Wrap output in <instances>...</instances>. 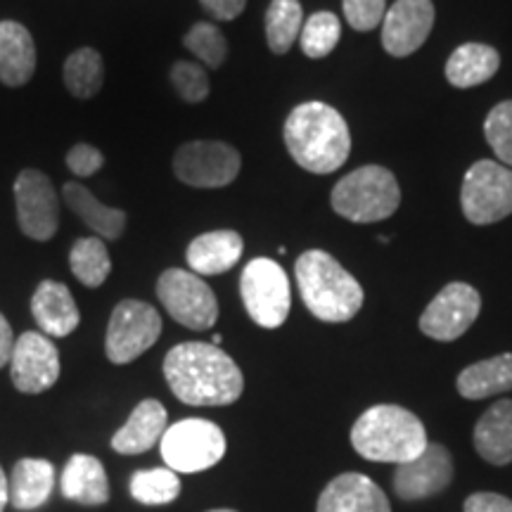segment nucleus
Masks as SVG:
<instances>
[{
  "instance_id": "f257e3e1",
  "label": "nucleus",
  "mask_w": 512,
  "mask_h": 512,
  "mask_svg": "<svg viewBox=\"0 0 512 512\" xmlns=\"http://www.w3.org/2000/svg\"><path fill=\"white\" fill-rule=\"evenodd\" d=\"M164 377L188 406H230L242 396L245 377L238 363L214 344L185 342L164 358Z\"/></svg>"
},
{
  "instance_id": "f03ea898",
  "label": "nucleus",
  "mask_w": 512,
  "mask_h": 512,
  "mask_svg": "<svg viewBox=\"0 0 512 512\" xmlns=\"http://www.w3.org/2000/svg\"><path fill=\"white\" fill-rule=\"evenodd\" d=\"M283 133L294 162L311 174H332L349 159L347 121L325 102H304L294 107Z\"/></svg>"
},
{
  "instance_id": "7ed1b4c3",
  "label": "nucleus",
  "mask_w": 512,
  "mask_h": 512,
  "mask_svg": "<svg viewBox=\"0 0 512 512\" xmlns=\"http://www.w3.org/2000/svg\"><path fill=\"white\" fill-rule=\"evenodd\" d=\"M294 275L306 309L323 323H347L361 311V283L323 249H309L299 256Z\"/></svg>"
},
{
  "instance_id": "20e7f679",
  "label": "nucleus",
  "mask_w": 512,
  "mask_h": 512,
  "mask_svg": "<svg viewBox=\"0 0 512 512\" xmlns=\"http://www.w3.org/2000/svg\"><path fill=\"white\" fill-rule=\"evenodd\" d=\"M427 432L418 415L392 403L368 408L351 430V446L373 463L403 465L425 451Z\"/></svg>"
},
{
  "instance_id": "39448f33",
  "label": "nucleus",
  "mask_w": 512,
  "mask_h": 512,
  "mask_svg": "<svg viewBox=\"0 0 512 512\" xmlns=\"http://www.w3.org/2000/svg\"><path fill=\"white\" fill-rule=\"evenodd\" d=\"M332 209L351 223L384 221L399 209L401 188L384 166H361L351 171L332 190Z\"/></svg>"
},
{
  "instance_id": "423d86ee",
  "label": "nucleus",
  "mask_w": 512,
  "mask_h": 512,
  "mask_svg": "<svg viewBox=\"0 0 512 512\" xmlns=\"http://www.w3.org/2000/svg\"><path fill=\"white\" fill-rule=\"evenodd\" d=\"M159 448L169 470L176 475H195L214 467L226 456V434L211 420L188 418L166 427Z\"/></svg>"
},
{
  "instance_id": "0eeeda50",
  "label": "nucleus",
  "mask_w": 512,
  "mask_h": 512,
  "mask_svg": "<svg viewBox=\"0 0 512 512\" xmlns=\"http://www.w3.org/2000/svg\"><path fill=\"white\" fill-rule=\"evenodd\" d=\"M240 292L245 309L256 325L275 330L290 316V280L278 261L252 259L240 278Z\"/></svg>"
},
{
  "instance_id": "6e6552de",
  "label": "nucleus",
  "mask_w": 512,
  "mask_h": 512,
  "mask_svg": "<svg viewBox=\"0 0 512 512\" xmlns=\"http://www.w3.org/2000/svg\"><path fill=\"white\" fill-rule=\"evenodd\" d=\"M460 204L465 219L475 226L503 221L512 214V169L494 159L472 164L463 178Z\"/></svg>"
},
{
  "instance_id": "1a4fd4ad",
  "label": "nucleus",
  "mask_w": 512,
  "mask_h": 512,
  "mask_svg": "<svg viewBox=\"0 0 512 512\" xmlns=\"http://www.w3.org/2000/svg\"><path fill=\"white\" fill-rule=\"evenodd\" d=\"M157 297L169 316L188 330H209L219 318L214 290L197 273L169 268L159 275Z\"/></svg>"
},
{
  "instance_id": "9d476101",
  "label": "nucleus",
  "mask_w": 512,
  "mask_h": 512,
  "mask_svg": "<svg viewBox=\"0 0 512 512\" xmlns=\"http://www.w3.org/2000/svg\"><path fill=\"white\" fill-rule=\"evenodd\" d=\"M159 335H162V316L155 306L140 299H124L112 311L107 325L105 354L117 366H126L155 347Z\"/></svg>"
},
{
  "instance_id": "9b49d317",
  "label": "nucleus",
  "mask_w": 512,
  "mask_h": 512,
  "mask_svg": "<svg viewBox=\"0 0 512 512\" xmlns=\"http://www.w3.org/2000/svg\"><path fill=\"white\" fill-rule=\"evenodd\" d=\"M240 166V152L219 140H192L174 155V174L190 188H226L238 178Z\"/></svg>"
},
{
  "instance_id": "f8f14e48",
  "label": "nucleus",
  "mask_w": 512,
  "mask_h": 512,
  "mask_svg": "<svg viewBox=\"0 0 512 512\" xmlns=\"http://www.w3.org/2000/svg\"><path fill=\"white\" fill-rule=\"evenodd\" d=\"M19 228L27 238L48 242L60 228V202L50 178L38 169H24L15 181Z\"/></svg>"
},
{
  "instance_id": "ddd939ff",
  "label": "nucleus",
  "mask_w": 512,
  "mask_h": 512,
  "mask_svg": "<svg viewBox=\"0 0 512 512\" xmlns=\"http://www.w3.org/2000/svg\"><path fill=\"white\" fill-rule=\"evenodd\" d=\"M482 297L472 285L451 283L432 299L420 316V330L437 342H453L475 325Z\"/></svg>"
},
{
  "instance_id": "4468645a",
  "label": "nucleus",
  "mask_w": 512,
  "mask_h": 512,
  "mask_svg": "<svg viewBox=\"0 0 512 512\" xmlns=\"http://www.w3.org/2000/svg\"><path fill=\"white\" fill-rule=\"evenodd\" d=\"M10 377L17 392L43 394L60 380V351L41 332H24L15 339L10 356Z\"/></svg>"
},
{
  "instance_id": "2eb2a0df",
  "label": "nucleus",
  "mask_w": 512,
  "mask_h": 512,
  "mask_svg": "<svg viewBox=\"0 0 512 512\" xmlns=\"http://www.w3.org/2000/svg\"><path fill=\"white\" fill-rule=\"evenodd\" d=\"M453 479V460L446 446L427 444L418 458L396 465L394 491L403 501H425L448 489Z\"/></svg>"
},
{
  "instance_id": "dca6fc26",
  "label": "nucleus",
  "mask_w": 512,
  "mask_h": 512,
  "mask_svg": "<svg viewBox=\"0 0 512 512\" xmlns=\"http://www.w3.org/2000/svg\"><path fill=\"white\" fill-rule=\"evenodd\" d=\"M432 27V0H396L382 19V46L392 57H408L422 48Z\"/></svg>"
},
{
  "instance_id": "f3484780",
  "label": "nucleus",
  "mask_w": 512,
  "mask_h": 512,
  "mask_svg": "<svg viewBox=\"0 0 512 512\" xmlns=\"http://www.w3.org/2000/svg\"><path fill=\"white\" fill-rule=\"evenodd\" d=\"M316 512H392L389 498L361 472H344L325 486Z\"/></svg>"
},
{
  "instance_id": "a211bd4d",
  "label": "nucleus",
  "mask_w": 512,
  "mask_h": 512,
  "mask_svg": "<svg viewBox=\"0 0 512 512\" xmlns=\"http://www.w3.org/2000/svg\"><path fill=\"white\" fill-rule=\"evenodd\" d=\"M31 313H34L38 328L48 337H67L79 328L81 316L72 292L67 285L55 280H43L36 287L31 299Z\"/></svg>"
},
{
  "instance_id": "6ab92c4d",
  "label": "nucleus",
  "mask_w": 512,
  "mask_h": 512,
  "mask_svg": "<svg viewBox=\"0 0 512 512\" xmlns=\"http://www.w3.org/2000/svg\"><path fill=\"white\" fill-rule=\"evenodd\" d=\"M166 432V408L157 399H145L133 408L126 425L112 437V448L121 456H140L150 451Z\"/></svg>"
},
{
  "instance_id": "aec40b11",
  "label": "nucleus",
  "mask_w": 512,
  "mask_h": 512,
  "mask_svg": "<svg viewBox=\"0 0 512 512\" xmlns=\"http://www.w3.org/2000/svg\"><path fill=\"white\" fill-rule=\"evenodd\" d=\"M62 496L81 505H105L110 501V479L102 463L88 453H74L60 477Z\"/></svg>"
},
{
  "instance_id": "412c9836",
  "label": "nucleus",
  "mask_w": 512,
  "mask_h": 512,
  "mask_svg": "<svg viewBox=\"0 0 512 512\" xmlns=\"http://www.w3.org/2000/svg\"><path fill=\"white\" fill-rule=\"evenodd\" d=\"M36 72V46L24 24L0 22V83L19 88Z\"/></svg>"
},
{
  "instance_id": "4be33fe9",
  "label": "nucleus",
  "mask_w": 512,
  "mask_h": 512,
  "mask_svg": "<svg viewBox=\"0 0 512 512\" xmlns=\"http://www.w3.org/2000/svg\"><path fill=\"white\" fill-rule=\"evenodd\" d=\"M242 242L235 230H211L195 238L188 247V266L197 275H221L240 261Z\"/></svg>"
},
{
  "instance_id": "5701e85b",
  "label": "nucleus",
  "mask_w": 512,
  "mask_h": 512,
  "mask_svg": "<svg viewBox=\"0 0 512 512\" xmlns=\"http://www.w3.org/2000/svg\"><path fill=\"white\" fill-rule=\"evenodd\" d=\"M10 503L17 510H38L55 489V465L41 458L17 460L8 477Z\"/></svg>"
},
{
  "instance_id": "b1692460",
  "label": "nucleus",
  "mask_w": 512,
  "mask_h": 512,
  "mask_svg": "<svg viewBox=\"0 0 512 512\" xmlns=\"http://www.w3.org/2000/svg\"><path fill=\"white\" fill-rule=\"evenodd\" d=\"M477 453L491 465L512 463V399H501L479 418L475 434Z\"/></svg>"
},
{
  "instance_id": "393cba45",
  "label": "nucleus",
  "mask_w": 512,
  "mask_h": 512,
  "mask_svg": "<svg viewBox=\"0 0 512 512\" xmlns=\"http://www.w3.org/2000/svg\"><path fill=\"white\" fill-rule=\"evenodd\" d=\"M62 197L67 207L74 211L88 228L98 235L100 240H119L126 228V211L107 207L98 197H93L91 190L83 188L81 183H64Z\"/></svg>"
},
{
  "instance_id": "a878e982",
  "label": "nucleus",
  "mask_w": 512,
  "mask_h": 512,
  "mask_svg": "<svg viewBox=\"0 0 512 512\" xmlns=\"http://www.w3.org/2000/svg\"><path fill=\"white\" fill-rule=\"evenodd\" d=\"M501 57L491 46L484 43H465L453 50L446 62V79L456 88H475L494 79Z\"/></svg>"
},
{
  "instance_id": "bb28decb",
  "label": "nucleus",
  "mask_w": 512,
  "mask_h": 512,
  "mask_svg": "<svg viewBox=\"0 0 512 512\" xmlns=\"http://www.w3.org/2000/svg\"><path fill=\"white\" fill-rule=\"evenodd\" d=\"M456 387L460 396L470 401L512 392V354H498L486 361L472 363L458 375Z\"/></svg>"
},
{
  "instance_id": "cd10ccee",
  "label": "nucleus",
  "mask_w": 512,
  "mask_h": 512,
  "mask_svg": "<svg viewBox=\"0 0 512 512\" xmlns=\"http://www.w3.org/2000/svg\"><path fill=\"white\" fill-rule=\"evenodd\" d=\"M304 27V10L299 0H271L266 10V41L275 55L290 53Z\"/></svg>"
},
{
  "instance_id": "c85d7f7f",
  "label": "nucleus",
  "mask_w": 512,
  "mask_h": 512,
  "mask_svg": "<svg viewBox=\"0 0 512 512\" xmlns=\"http://www.w3.org/2000/svg\"><path fill=\"white\" fill-rule=\"evenodd\" d=\"M105 81V64L95 48H79L64 62V86L79 100L95 98Z\"/></svg>"
},
{
  "instance_id": "c756f323",
  "label": "nucleus",
  "mask_w": 512,
  "mask_h": 512,
  "mask_svg": "<svg viewBox=\"0 0 512 512\" xmlns=\"http://www.w3.org/2000/svg\"><path fill=\"white\" fill-rule=\"evenodd\" d=\"M69 268L81 285L100 287L112 273V259L100 238H81L69 252Z\"/></svg>"
},
{
  "instance_id": "7c9ffc66",
  "label": "nucleus",
  "mask_w": 512,
  "mask_h": 512,
  "mask_svg": "<svg viewBox=\"0 0 512 512\" xmlns=\"http://www.w3.org/2000/svg\"><path fill=\"white\" fill-rule=\"evenodd\" d=\"M128 491L143 505H166L174 503L181 494V479L169 467H155V470H140L131 477Z\"/></svg>"
},
{
  "instance_id": "2f4dec72",
  "label": "nucleus",
  "mask_w": 512,
  "mask_h": 512,
  "mask_svg": "<svg viewBox=\"0 0 512 512\" xmlns=\"http://www.w3.org/2000/svg\"><path fill=\"white\" fill-rule=\"evenodd\" d=\"M342 36V24L339 17L332 12H316L304 22L302 34H299V43L306 57L311 60H320V57H328Z\"/></svg>"
},
{
  "instance_id": "473e14b6",
  "label": "nucleus",
  "mask_w": 512,
  "mask_h": 512,
  "mask_svg": "<svg viewBox=\"0 0 512 512\" xmlns=\"http://www.w3.org/2000/svg\"><path fill=\"white\" fill-rule=\"evenodd\" d=\"M185 48L211 69H219L228 57V41L214 24L197 22L183 38Z\"/></svg>"
},
{
  "instance_id": "72a5a7b5",
  "label": "nucleus",
  "mask_w": 512,
  "mask_h": 512,
  "mask_svg": "<svg viewBox=\"0 0 512 512\" xmlns=\"http://www.w3.org/2000/svg\"><path fill=\"white\" fill-rule=\"evenodd\" d=\"M484 136L498 162L512 169V100H505L489 112L484 121Z\"/></svg>"
},
{
  "instance_id": "f704fd0d",
  "label": "nucleus",
  "mask_w": 512,
  "mask_h": 512,
  "mask_svg": "<svg viewBox=\"0 0 512 512\" xmlns=\"http://www.w3.org/2000/svg\"><path fill=\"white\" fill-rule=\"evenodd\" d=\"M171 83H174L176 93L190 105H197V102L209 98V76L204 72V67L195 62H176L171 67Z\"/></svg>"
},
{
  "instance_id": "c9c22d12",
  "label": "nucleus",
  "mask_w": 512,
  "mask_h": 512,
  "mask_svg": "<svg viewBox=\"0 0 512 512\" xmlns=\"http://www.w3.org/2000/svg\"><path fill=\"white\" fill-rule=\"evenodd\" d=\"M344 17L356 31H373L387 15V0H342Z\"/></svg>"
},
{
  "instance_id": "e433bc0d",
  "label": "nucleus",
  "mask_w": 512,
  "mask_h": 512,
  "mask_svg": "<svg viewBox=\"0 0 512 512\" xmlns=\"http://www.w3.org/2000/svg\"><path fill=\"white\" fill-rule=\"evenodd\" d=\"M102 164H105V157H102V152L98 150V147H93L88 143L74 145L72 150L67 152L69 171H72V174L79 176V178H88V176L98 174V171L102 169Z\"/></svg>"
},
{
  "instance_id": "4c0bfd02",
  "label": "nucleus",
  "mask_w": 512,
  "mask_h": 512,
  "mask_svg": "<svg viewBox=\"0 0 512 512\" xmlns=\"http://www.w3.org/2000/svg\"><path fill=\"white\" fill-rule=\"evenodd\" d=\"M465 512H512V501L501 494H491V491H482V494H472L465 501Z\"/></svg>"
},
{
  "instance_id": "58836bf2",
  "label": "nucleus",
  "mask_w": 512,
  "mask_h": 512,
  "mask_svg": "<svg viewBox=\"0 0 512 512\" xmlns=\"http://www.w3.org/2000/svg\"><path fill=\"white\" fill-rule=\"evenodd\" d=\"M200 3L211 17L221 19V22H230V19L242 15L247 0H200Z\"/></svg>"
},
{
  "instance_id": "ea45409f",
  "label": "nucleus",
  "mask_w": 512,
  "mask_h": 512,
  "mask_svg": "<svg viewBox=\"0 0 512 512\" xmlns=\"http://www.w3.org/2000/svg\"><path fill=\"white\" fill-rule=\"evenodd\" d=\"M12 349H15V335H12L8 320H5L3 313H0V368L10 366Z\"/></svg>"
},
{
  "instance_id": "a19ab883",
  "label": "nucleus",
  "mask_w": 512,
  "mask_h": 512,
  "mask_svg": "<svg viewBox=\"0 0 512 512\" xmlns=\"http://www.w3.org/2000/svg\"><path fill=\"white\" fill-rule=\"evenodd\" d=\"M10 503V489H8V475L0 467V512L5 510V505Z\"/></svg>"
},
{
  "instance_id": "79ce46f5",
  "label": "nucleus",
  "mask_w": 512,
  "mask_h": 512,
  "mask_svg": "<svg viewBox=\"0 0 512 512\" xmlns=\"http://www.w3.org/2000/svg\"><path fill=\"white\" fill-rule=\"evenodd\" d=\"M209 512H235V510H228V508H219V510H209Z\"/></svg>"
}]
</instances>
